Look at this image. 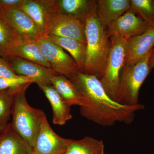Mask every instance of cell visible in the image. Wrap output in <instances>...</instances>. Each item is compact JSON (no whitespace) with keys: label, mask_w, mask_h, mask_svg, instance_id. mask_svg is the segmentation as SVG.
<instances>
[{"label":"cell","mask_w":154,"mask_h":154,"mask_svg":"<svg viewBox=\"0 0 154 154\" xmlns=\"http://www.w3.org/2000/svg\"><path fill=\"white\" fill-rule=\"evenodd\" d=\"M69 79L82 97L81 115L100 126H112L118 122L130 124L136 112L144 108L140 104L127 105L116 102L108 95L96 76L79 72Z\"/></svg>","instance_id":"6da1fadb"},{"label":"cell","mask_w":154,"mask_h":154,"mask_svg":"<svg viewBox=\"0 0 154 154\" xmlns=\"http://www.w3.org/2000/svg\"><path fill=\"white\" fill-rule=\"evenodd\" d=\"M85 26L86 51L82 73L100 79L110 51V37L97 17L96 9L86 18Z\"/></svg>","instance_id":"7a4b0ae2"},{"label":"cell","mask_w":154,"mask_h":154,"mask_svg":"<svg viewBox=\"0 0 154 154\" xmlns=\"http://www.w3.org/2000/svg\"><path fill=\"white\" fill-rule=\"evenodd\" d=\"M31 84L22 86L16 92L12 107L11 123L17 132L33 148L45 113L28 104L25 91Z\"/></svg>","instance_id":"3957f363"},{"label":"cell","mask_w":154,"mask_h":154,"mask_svg":"<svg viewBox=\"0 0 154 154\" xmlns=\"http://www.w3.org/2000/svg\"><path fill=\"white\" fill-rule=\"evenodd\" d=\"M152 51L137 63L132 65H125L114 98L116 102L127 105L139 104L140 90L151 71L149 66V59Z\"/></svg>","instance_id":"277c9868"},{"label":"cell","mask_w":154,"mask_h":154,"mask_svg":"<svg viewBox=\"0 0 154 154\" xmlns=\"http://www.w3.org/2000/svg\"><path fill=\"white\" fill-rule=\"evenodd\" d=\"M110 51L99 79L107 94L114 100L121 72L126 61L127 39L117 36H110Z\"/></svg>","instance_id":"5b68a950"},{"label":"cell","mask_w":154,"mask_h":154,"mask_svg":"<svg viewBox=\"0 0 154 154\" xmlns=\"http://www.w3.org/2000/svg\"><path fill=\"white\" fill-rule=\"evenodd\" d=\"M51 69L58 74L70 79L80 72L74 59L46 34H40L34 39Z\"/></svg>","instance_id":"8992f818"},{"label":"cell","mask_w":154,"mask_h":154,"mask_svg":"<svg viewBox=\"0 0 154 154\" xmlns=\"http://www.w3.org/2000/svg\"><path fill=\"white\" fill-rule=\"evenodd\" d=\"M4 58L16 75L28 78L38 86L51 85V78L58 74L52 69L21 58L8 56Z\"/></svg>","instance_id":"52a82bcc"},{"label":"cell","mask_w":154,"mask_h":154,"mask_svg":"<svg viewBox=\"0 0 154 154\" xmlns=\"http://www.w3.org/2000/svg\"><path fill=\"white\" fill-rule=\"evenodd\" d=\"M71 140L57 134L53 130L45 114L33 148V154H63Z\"/></svg>","instance_id":"ba28073f"},{"label":"cell","mask_w":154,"mask_h":154,"mask_svg":"<svg viewBox=\"0 0 154 154\" xmlns=\"http://www.w3.org/2000/svg\"><path fill=\"white\" fill-rule=\"evenodd\" d=\"M45 34L74 38L86 43L85 22L58 12L51 20Z\"/></svg>","instance_id":"9c48e42d"},{"label":"cell","mask_w":154,"mask_h":154,"mask_svg":"<svg viewBox=\"0 0 154 154\" xmlns=\"http://www.w3.org/2000/svg\"><path fill=\"white\" fill-rule=\"evenodd\" d=\"M19 8L33 21L41 34H45L51 20L57 13L54 0H24Z\"/></svg>","instance_id":"30bf717a"},{"label":"cell","mask_w":154,"mask_h":154,"mask_svg":"<svg viewBox=\"0 0 154 154\" xmlns=\"http://www.w3.org/2000/svg\"><path fill=\"white\" fill-rule=\"evenodd\" d=\"M0 18L21 37L35 39L41 34L33 21L19 8L0 9Z\"/></svg>","instance_id":"8fae6325"},{"label":"cell","mask_w":154,"mask_h":154,"mask_svg":"<svg viewBox=\"0 0 154 154\" xmlns=\"http://www.w3.org/2000/svg\"><path fill=\"white\" fill-rule=\"evenodd\" d=\"M151 26L130 9L107 27L109 36H117L128 39L140 35Z\"/></svg>","instance_id":"7c38bea8"},{"label":"cell","mask_w":154,"mask_h":154,"mask_svg":"<svg viewBox=\"0 0 154 154\" xmlns=\"http://www.w3.org/2000/svg\"><path fill=\"white\" fill-rule=\"evenodd\" d=\"M125 65H132L144 57L154 48V26L140 35L127 40Z\"/></svg>","instance_id":"4fadbf2b"},{"label":"cell","mask_w":154,"mask_h":154,"mask_svg":"<svg viewBox=\"0 0 154 154\" xmlns=\"http://www.w3.org/2000/svg\"><path fill=\"white\" fill-rule=\"evenodd\" d=\"M33 148L9 123L0 131V154H33Z\"/></svg>","instance_id":"5bb4252c"},{"label":"cell","mask_w":154,"mask_h":154,"mask_svg":"<svg viewBox=\"0 0 154 154\" xmlns=\"http://www.w3.org/2000/svg\"><path fill=\"white\" fill-rule=\"evenodd\" d=\"M8 56L21 58L51 69L36 41L31 38L20 37L8 51L5 57Z\"/></svg>","instance_id":"9a60e30c"},{"label":"cell","mask_w":154,"mask_h":154,"mask_svg":"<svg viewBox=\"0 0 154 154\" xmlns=\"http://www.w3.org/2000/svg\"><path fill=\"white\" fill-rule=\"evenodd\" d=\"M130 0H98L96 13L102 25H108L130 9Z\"/></svg>","instance_id":"2e32d148"},{"label":"cell","mask_w":154,"mask_h":154,"mask_svg":"<svg viewBox=\"0 0 154 154\" xmlns=\"http://www.w3.org/2000/svg\"><path fill=\"white\" fill-rule=\"evenodd\" d=\"M38 87L44 92L52 107L54 124L64 125L72 119L71 106L64 101L52 85H42Z\"/></svg>","instance_id":"e0dca14e"},{"label":"cell","mask_w":154,"mask_h":154,"mask_svg":"<svg viewBox=\"0 0 154 154\" xmlns=\"http://www.w3.org/2000/svg\"><path fill=\"white\" fill-rule=\"evenodd\" d=\"M60 14L74 17L85 22L87 17L96 9L95 0H54Z\"/></svg>","instance_id":"ac0fdd59"},{"label":"cell","mask_w":154,"mask_h":154,"mask_svg":"<svg viewBox=\"0 0 154 154\" xmlns=\"http://www.w3.org/2000/svg\"><path fill=\"white\" fill-rule=\"evenodd\" d=\"M51 85L68 105L71 106L83 105L84 101L74 84L63 75L57 74L53 76Z\"/></svg>","instance_id":"d6986e66"},{"label":"cell","mask_w":154,"mask_h":154,"mask_svg":"<svg viewBox=\"0 0 154 154\" xmlns=\"http://www.w3.org/2000/svg\"><path fill=\"white\" fill-rule=\"evenodd\" d=\"M48 36L54 42L70 54L76 62L80 72H83L85 60L86 43L74 38L54 35Z\"/></svg>","instance_id":"ffe728a7"},{"label":"cell","mask_w":154,"mask_h":154,"mask_svg":"<svg viewBox=\"0 0 154 154\" xmlns=\"http://www.w3.org/2000/svg\"><path fill=\"white\" fill-rule=\"evenodd\" d=\"M63 154H105V145L102 140L91 137L71 139Z\"/></svg>","instance_id":"44dd1931"},{"label":"cell","mask_w":154,"mask_h":154,"mask_svg":"<svg viewBox=\"0 0 154 154\" xmlns=\"http://www.w3.org/2000/svg\"><path fill=\"white\" fill-rule=\"evenodd\" d=\"M20 87L0 92V131L9 123L14 96Z\"/></svg>","instance_id":"7402d4cb"},{"label":"cell","mask_w":154,"mask_h":154,"mask_svg":"<svg viewBox=\"0 0 154 154\" xmlns=\"http://www.w3.org/2000/svg\"><path fill=\"white\" fill-rule=\"evenodd\" d=\"M130 10L151 26H154V0H130Z\"/></svg>","instance_id":"603a6c76"},{"label":"cell","mask_w":154,"mask_h":154,"mask_svg":"<svg viewBox=\"0 0 154 154\" xmlns=\"http://www.w3.org/2000/svg\"><path fill=\"white\" fill-rule=\"evenodd\" d=\"M20 37L0 18V56L5 57L8 50Z\"/></svg>","instance_id":"cb8c5ba5"},{"label":"cell","mask_w":154,"mask_h":154,"mask_svg":"<svg viewBox=\"0 0 154 154\" xmlns=\"http://www.w3.org/2000/svg\"><path fill=\"white\" fill-rule=\"evenodd\" d=\"M32 81L26 77L20 76L17 79L0 78V92L9 89L19 88L24 85L32 84Z\"/></svg>","instance_id":"d4e9b609"},{"label":"cell","mask_w":154,"mask_h":154,"mask_svg":"<svg viewBox=\"0 0 154 154\" xmlns=\"http://www.w3.org/2000/svg\"><path fill=\"white\" fill-rule=\"evenodd\" d=\"M20 77L13 71L7 60L0 56V78L12 79Z\"/></svg>","instance_id":"484cf974"},{"label":"cell","mask_w":154,"mask_h":154,"mask_svg":"<svg viewBox=\"0 0 154 154\" xmlns=\"http://www.w3.org/2000/svg\"><path fill=\"white\" fill-rule=\"evenodd\" d=\"M24 0H0V9L20 8Z\"/></svg>","instance_id":"4316f807"},{"label":"cell","mask_w":154,"mask_h":154,"mask_svg":"<svg viewBox=\"0 0 154 154\" xmlns=\"http://www.w3.org/2000/svg\"><path fill=\"white\" fill-rule=\"evenodd\" d=\"M149 66L151 70L154 68V48L152 50L149 59Z\"/></svg>","instance_id":"83f0119b"}]
</instances>
